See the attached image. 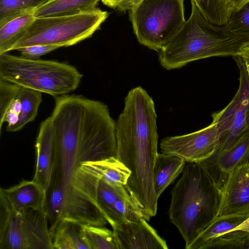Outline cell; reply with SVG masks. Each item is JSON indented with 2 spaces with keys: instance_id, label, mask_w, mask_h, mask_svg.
<instances>
[{
  "instance_id": "cell-21",
  "label": "cell",
  "mask_w": 249,
  "mask_h": 249,
  "mask_svg": "<svg viewBox=\"0 0 249 249\" xmlns=\"http://www.w3.org/2000/svg\"><path fill=\"white\" fill-rule=\"evenodd\" d=\"M100 179L114 186L126 185L131 171L116 157L82 163Z\"/></svg>"
},
{
  "instance_id": "cell-8",
  "label": "cell",
  "mask_w": 249,
  "mask_h": 249,
  "mask_svg": "<svg viewBox=\"0 0 249 249\" xmlns=\"http://www.w3.org/2000/svg\"><path fill=\"white\" fill-rule=\"evenodd\" d=\"M0 210V249H53L45 206L17 213Z\"/></svg>"
},
{
  "instance_id": "cell-1",
  "label": "cell",
  "mask_w": 249,
  "mask_h": 249,
  "mask_svg": "<svg viewBox=\"0 0 249 249\" xmlns=\"http://www.w3.org/2000/svg\"><path fill=\"white\" fill-rule=\"evenodd\" d=\"M50 117L56 147L52 178L68 183L82 163L116 157V122L104 103L79 95L56 96Z\"/></svg>"
},
{
  "instance_id": "cell-17",
  "label": "cell",
  "mask_w": 249,
  "mask_h": 249,
  "mask_svg": "<svg viewBox=\"0 0 249 249\" xmlns=\"http://www.w3.org/2000/svg\"><path fill=\"white\" fill-rule=\"evenodd\" d=\"M46 192L34 180H22L18 184L0 189V208L12 213L44 207Z\"/></svg>"
},
{
  "instance_id": "cell-36",
  "label": "cell",
  "mask_w": 249,
  "mask_h": 249,
  "mask_svg": "<svg viewBox=\"0 0 249 249\" xmlns=\"http://www.w3.org/2000/svg\"><path fill=\"white\" fill-rule=\"evenodd\" d=\"M233 230L243 231L249 234V217Z\"/></svg>"
},
{
  "instance_id": "cell-10",
  "label": "cell",
  "mask_w": 249,
  "mask_h": 249,
  "mask_svg": "<svg viewBox=\"0 0 249 249\" xmlns=\"http://www.w3.org/2000/svg\"><path fill=\"white\" fill-rule=\"evenodd\" d=\"M221 136L216 123L196 132L163 138L160 147L161 153L182 158L186 162H198L219 149Z\"/></svg>"
},
{
  "instance_id": "cell-18",
  "label": "cell",
  "mask_w": 249,
  "mask_h": 249,
  "mask_svg": "<svg viewBox=\"0 0 249 249\" xmlns=\"http://www.w3.org/2000/svg\"><path fill=\"white\" fill-rule=\"evenodd\" d=\"M186 163L178 156L158 153L153 172L154 188L158 197L182 172Z\"/></svg>"
},
{
  "instance_id": "cell-34",
  "label": "cell",
  "mask_w": 249,
  "mask_h": 249,
  "mask_svg": "<svg viewBox=\"0 0 249 249\" xmlns=\"http://www.w3.org/2000/svg\"><path fill=\"white\" fill-rule=\"evenodd\" d=\"M249 0H227V5L231 14L239 10Z\"/></svg>"
},
{
  "instance_id": "cell-6",
  "label": "cell",
  "mask_w": 249,
  "mask_h": 249,
  "mask_svg": "<svg viewBox=\"0 0 249 249\" xmlns=\"http://www.w3.org/2000/svg\"><path fill=\"white\" fill-rule=\"evenodd\" d=\"M108 17L99 8L75 15L35 18L12 51L36 45L68 47L90 37Z\"/></svg>"
},
{
  "instance_id": "cell-37",
  "label": "cell",
  "mask_w": 249,
  "mask_h": 249,
  "mask_svg": "<svg viewBox=\"0 0 249 249\" xmlns=\"http://www.w3.org/2000/svg\"><path fill=\"white\" fill-rule=\"evenodd\" d=\"M121 0H102L103 3L112 8H116Z\"/></svg>"
},
{
  "instance_id": "cell-9",
  "label": "cell",
  "mask_w": 249,
  "mask_h": 249,
  "mask_svg": "<svg viewBox=\"0 0 249 249\" xmlns=\"http://www.w3.org/2000/svg\"><path fill=\"white\" fill-rule=\"evenodd\" d=\"M45 208L53 237L62 220L104 226L107 222L100 210L71 184L52 178L46 193Z\"/></svg>"
},
{
  "instance_id": "cell-5",
  "label": "cell",
  "mask_w": 249,
  "mask_h": 249,
  "mask_svg": "<svg viewBox=\"0 0 249 249\" xmlns=\"http://www.w3.org/2000/svg\"><path fill=\"white\" fill-rule=\"evenodd\" d=\"M82 77L75 67L66 63L0 54V79L54 97L75 90Z\"/></svg>"
},
{
  "instance_id": "cell-29",
  "label": "cell",
  "mask_w": 249,
  "mask_h": 249,
  "mask_svg": "<svg viewBox=\"0 0 249 249\" xmlns=\"http://www.w3.org/2000/svg\"><path fill=\"white\" fill-rule=\"evenodd\" d=\"M249 249V234L233 230L218 236L206 244L203 249Z\"/></svg>"
},
{
  "instance_id": "cell-7",
  "label": "cell",
  "mask_w": 249,
  "mask_h": 249,
  "mask_svg": "<svg viewBox=\"0 0 249 249\" xmlns=\"http://www.w3.org/2000/svg\"><path fill=\"white\" fill-rule=\"evenodd\" d=\"M184 0H143L130 11L139 43L160 52L185 22Z\"/></svg>"
},
{
  "instance_id": "cell-13",
  "label": "cell",
  "mask_w": 249,
  "mask_h": 249,
  "mask_svg": "<svg viewBox=\"0 0 249 249\" xmlns=\"http://www.w3.org/2000/svg\"><path fill=\"white\" fill-rule=\"evenodd\" d=\"M249 161V132L230 148L217 151L197 162L204 170L219 192L229 174L238 167Z\"/></svg>"
},
{
  "instance_id": "cell-35",
  "label": "cell",
  "mask_w": 249,
  "mask_h": 249,
  "mask_svg": "<svg viewBox=\"0 0 249 249\" xmlns=\"http://www.w3.org/2000/svg\"><path fill=\"white\" fill-rule=\"evenodd\" d=\"M238 55L246 62L249 63V43L244 46Z\"/></svg>"
},
{
  "instance_id": "cell-4",
  "label": "cell",
  "mask_w": 249,
  "mask_h": 249,
  "mask_svg": "<svg viewBox=\"0 0 249 249\" xmlns=\"http://www.w3.org/2000/svg\"><path fill=\"white\" fill-rule=\"evenodd\" d=\"M219 192L197 162H186L171 192L169 218L185 242V249L217 215Z\"/></svg>"
},
{
  "instance_id": "cell-11",
  "label": "cell",
  "mask_w": 249,
  "mask_h": 249,
  "mask_svg": "<svg viewBox=\"0 0 249 249\" xmlns=\"http://www.w3.org/2000/svg\"><path fill=\"white\" fill-rule=\"evenodd\" d=\"M69 182L94 204L105 217L116 201L128 192L125 185H110L100 179L83 164L75 171Z\"/></svg>"
},
{
  "instance_id": "cell-28",
  "label": "cell",
  "mask_w": 249,
  "mask_h": 249,
  "mask_svg": "<svg viewBox=\"0 0 249 249\" xmlns=\"http://www.w3.org/2000/svg\"><path fill=\"white\" fill-rule=\"evenodd\" d=\"M203 16L213 24L221 26L228 21L231 13L227 0H193Z\"/></svg>"
},
{
  "instance_id": "cell-16",
  "label": "cell",
  "mask_w": 249,
  "mask_h": 249,
  "mask_svg": "<svg viewBox=\"0 0 249 249\" xmlns=\"http://www.w3.org/2000/svg\"><path fill=\"white\" fill-rule=\"evenodd\" d=\"M111 227L120 249H168L165 240L143 218L125 221Z\"/></svg>"
},
{
  "instance_id": "cell-14",
  "label": "cell",
  "mask_w": 249,
  "mask_h": 249,
  "mask_svg": "<svg viewBox=\"0 0 249 249\" xmlns=\"http://www.w3.org/2000/svg\"><path fill=\"white\" fill-rule=\"evenodd\" d=\"M249 214V161L231 173L219 192L216 216Z\"/></svg>"
},
{
  "instance_id": "cell-26",
  "label": "cell",
  "mask_w": 249,
  "mask_h": 249,
  "mask_svg": "<svg viewBox=\"0 0 249 249\" xmlns=\"http://www.w3.org/2000/svg\"><path fill=\"white\" fill-rule=\"evenodd\" d=\"M50 0H0V28L18 17L34 13Z\"/></svg>"
},
{
  "instance_id": "cell-39",
  "label": "cell",
  "mask_w": 249,
  "mask_h": 249,
  "mask_svg": "<svg viewBox=\"0 0 249 249\" xmlns=\"http://www.w3.org/2000/svg\"><path fill=\"white\" fill-rule=\"evenodd\" d=\"M245 62L246 68V70H247V74H248V76L249 80V63H248L246 61H245Z\"/></svg>"
},
{
  "instance_id": "cell-15",
  "label": "cell",
  "mask_w": 249,
  "mask_h": 249,
  "mask_svg": "<svg viewBox=\"0 0 249 249\" xmlns=\"http://www.w3.org/2000/svg\"><path fill=\"white\" fill-rule=\"evenodd\" d=\"M36 163L33 180L46 193L56 161V147L50 116L43 121L36 139Z\"/></svg>"
},
{
  "instance_id": "cell-20",
  "label": "cell",
  "mask_w": 249,
  "mask_h": 249,
  "mask_svg": "<svg viewBox=\"0 0 249 249\" xmlns=\"http://www.w3.org/2000/svg\"><path fill=\"white\" fill-rule=\"evenodd\" d=\"M249 217V214H228L215 217L201 231L187 249H203L208 243L232 231Z\"/></svg>"
},
{
  "instance_id": "cell-25",
  "label": "cell",
  "mask_w": 249,
  "mask_h": 249,
  "mask_svg": "<svg viewBox=\"0 0 249 249\" xmlns=\"http://www.w3.org/2000/svg\"><path fill=\"white\" fill-rule=\"evenodd\" d=\"M18 96L21 102L19 120L8 132L19 131L26 124L34 121L42 101L41 92L22 87H20Z\"/></svg>"
},
{
  "instance_id": "cell-2",
  "label": "cell",
  "mask_w": 249,
  "mask_h": 249,
  "mask_svg": "<svg viewBox=\"0 0 249 249\" xmlns=\"http://www.w3.org/2000/svg\"><path fill=\"white\" fill-rule=\"evenodd\" d=\"M157 116L152 97L141 87L131 89L116 122V158L127 168L144 171L157 157Z\"/></svg>"
},
{
  "instance_id": "cell-3",
  "label": "cell",
  "mask_w": 249,
  "mask_h": 249,
  "mask_svg": "<svg viewBox=\"0 0 249 249\" xmlns=\"http://www.w3.org/2000/svg\"><path fill=\"white\" fill-rule=\"evenodd\" d=\"M191 3L189 18L159 52L160 64L167 70L213 56L233 57L249 43V36L235 35L227 31L224 25L213 24L203 16L193 0Z\"/></svg>"
},
{
  "instance_id": "cell-32",
  "label": "cell",
  "mask_w": 249,
  "mask_h": 249,
  "mask_svg": "<svg viewBox=\"0 0 249 249\" xmlns=\"http://www.w3.org/2000/svg\"><path fill=\"white\" fill-rule=\"evenodd\" d=\"M61 47L58 45H36L21 48L17 50L21 56L28 59H37Z\"/></svg>"
},
{
  "instance_id": "cell-24",
  "label": "cell",
  "mask_w": 249,
  "mask_h": 249,
  "mask_svg": "<svg viewBox=\"0 0 249 249\" xmlns=\"http://www.w3.org/2000/svg\"><path fill=\"white\" fill-rule=\"evenodd\" d=\"M34 13L10 20L0 28V54L8 53L35 19Z\"/></svg>"
},
{
  "instance_id": "cell-31",
  "label": "cell",
  "mask_w": 249,
  "mask_h": 249,
  "mask_svg": "<svg viewBox=\"0 0 249 249\" xmlns=\"http://www.w3.org/2000/svg\"><path fill=\"white\" fill-rule=\"evenodd\" d=\"M20 86L0 79V122L16 98Z\"/></svg>"
},
{
  "instance_id": "cell-38",
  "label": "cell",
  "mask_w": 249,
  "mask_h": 249,
  "mask_svg": "<svg viewBox=\"0 0 249 249\" xmlns=\"http://www.w3.org/2000/svg\"><path fill=\"white\" fill-rule=\"evenodd\" d=\"M246 124L248 130L249 131V110L248 112L246 118Z\"/></svg>"
},
{
  "instance_id": "cell-19",
  "label": "cell",
  "mask_w": 249,
  "mask_h": 249,
  "mask_svg": "<svg viewBox=\"0 0 249 249\" xmlns=\"http://www.w3.org/2000/svg\"><path fill=\"white\" fill-rule=\"evenodd\" d=\"M102 0H50L34 13L35 18L75 15L92 11Z\"/></svg>"
},
{
  "instance_id": "cell-23",
  "label": "cell",
  "mask_w": 249,
  "mask_h": 249,
  "mask_svg": "<svg viewBox=\"0 0 249 249\" xmlns=\"http://www.w3.org/2000/svg\"><path fill=\"white\" fill-rule=\"evenodd\" d=\"M53 249H90L83 229V224L62 220L53 237Z\"/></svg>"
},
{
  "instance_id": "cell-33",
  "label": "cell",
  "mask_w": 249,
  "mask_h": 249,
  "mask_svg": "<svg viewBox=\"0 0 249 249\" xmlns=\"http://www.w3.org/2000/svg\"><path fill=\"white\" fill-rule=\"evenodd\" d=\"M143 0H121L116 8L121 11L131 10L138 5Z\"/></svg>"
},
{
  "instance_id": "cell-12",
  "label": "cell",
  "mask_w": 249,
  "mask_h": 249,
  "mask_svg": "<svg viewBox=\"0 0 249 249\" xmlns=\"http://www.w3.org/2000/svg\"><path fill=\"white\" fill-rule=\"evenodd\" d=\"M249 110V97L237 90L224 109L212 114V122L216 123L221 136L220 146L218 151L230 148L249 132L246 124Z\"/></svg>"
},
{
  "instance_id": "cell-27",
  "label": "cell",
  "mask_w": 249,
  "mask_h": 249,
  "mask_svg": "<svg viewBox=\"0 0 249 249\" xmlns=\"http://www.w3.org/2000/svg\"><path fill=\"white\" fill-rule=\"evenodd\" d=\"M83 229L90 249H120L113 231L91 225L83 224Z\"/></svg>"
},
{
  "instance_id": "cell-22",
  "label": "cell",
  "mask_w": 249,
  "mask_h": 249,
  "mask_svg": "<svg viewBox=\"0 0 249 249\" xmlns=\"http://www.w3.org/2000/svg\"><path fill=\"white\" fill-rule=\"evenodd\" d=\"M105 218L111 226L127 221L150 219L136 197L129 192L116 201Z\"/></svg>"
},
{
  "instance_id": "cell-30",
  "label": "cell",
  "mask_w": 249,
  "mask_h": 249,
  "mask_svg": "<svg viewBox=\"0 0 249 249\" xmlns=\"http://www.w3.org/2000/svg\"><path fill=\"white\" fill-rule=\"evenodd\" d=\"M231 33L249 36V1L231 14L228 22L224 25Z\"/></svg>"
}]
</instances>
